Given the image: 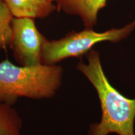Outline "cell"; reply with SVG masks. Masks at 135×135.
<instances>
[{"mask_svg": "<svg viewBox=\"0 0 135 135\" xmlns=\"http://www.w3.org/2000/svg\"><path fill=\"white\" fill-rule=\"evenodd\" d=\"M86 56L88 64L80 61L76 68L94 86L102 111L100 123L90 126L88 135H135V99L127 98L111 85L103 70L98 52L91 50Z\"/></svg>", "mask_w": 135, "mask_h": 135, "instance_id": "cell-1", "label": "cell"}, {"mask_svg": "<svg viewBox=\"0 0 135 135\" xmlns=\"http://www.w3.org/2000/svg\"><path fill=\"white\" fill-rule=\"evenodd\" d=\"M63 72L56 65L25 66L3 60L0 62V103L13 106L22 98H52L60 88Z\"/></svg>", "mask_w": 135, "mask_h": 135, "instance_id": "cell-2", "label": "cell"}, {"mask_svg": "<svg viewBox=\"0 0 135 135\" xmlns=\"http://www.w3.org/2000/svg\"><path fill=\"white\" fill-rule=\"evenodd\" d=\"M134 28L135 21L122 28H114L103 33L86 28L80 32H70L60 40H47L42 52L41 63L55 65L67 58H80L98 43L105 41L116 43L125 39Z\"/></svg>", "mask_w": 135, "mask_h": 135, "instance_id": "cell-3", "label": "cell"}, {"mask_svg": "<svg viewBox=\"0 0 135 135\" xmlns=\"http://www.w3.org/2000/svg\"><path fill=\"white\" fill-rule=\"evenodd\" d=\"M11 30L9 47L18 65L33 66L41 64L42 52L47 39L37 28L35 20L13 17Z\"/></svg>", "mask_w": 135, "mask_h": 135, "instance_id": "cell-4", "label": "cell"}, {"mask_svg": "<svg viewBox=\"0 0 135 135\" xmlns=\"http://www.w3.org/2000/svg\"><path fill=\"white\" fill-rule=\"evenodd\" d=\"M107 0H60L58 10L80 16L86 28H92L97 25L98 11L106 4Z\"/></svg>", "mask_w": 135, "mask_h": 135, "instance_id": "cell-5", "label": "cell"}, {"mask_svg": "<svg viewBox=\"0 0 135 135\" xmlns=\"http://www.w3.org/2000/svg\"><path fill=\"white\" fill-rule=\"evenodd\" d=\"M14 18L43 19L50 16L57 6L50 0H2Z\"/></svg>", "mask_w": 135, "mask_h": 135, "instance_id": "cell-6", "label": "cell"}, {"mask_svg": "<svg viewBox=\"0 0 135 135\" xmlns=\"http://www.w3.org/2000/svg\"><path fill=\"white\" fill-rule=\"evenodd\" d=\"M23 120L12 105L0 103V135H22Z\"/></svg>", "mask_w": 135, "mask_h": 135, "instance_id": "cell-7", "label": "cell"}, {"mask_svg": "<svg viewBox=\"0 0 135 135\" xmlns=\"http://www.w3.org/2000/svg\"><path fill=\"white\" fill-rule=\"evenodd\" d=\"M13 16L6 4L0 0V51L9 47L12 35Z\"/></svg>", "mask_w": 135, "mask_h": 135, "instance_id": "cell-8", "label": "cell"}, {"mask_svg": "<svg viewBox=\"0 0 135 135\" xmlns=\"http://www.w3.org/2000/svg\"><path fill=\"white\" fill-rule=\"evenodd\" d=\"M50 1H51V2H56L57 4V3L59 2V1H60V0H50Z\"/></svg>", "mask_w": 135, "mask_h": 135, "instance_id": "cell-9", "label": "cell"}]
</instances>
